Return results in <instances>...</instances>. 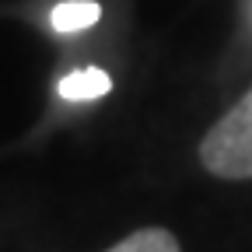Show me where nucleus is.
<instances>
[{
	"instance_id": "1",
	"label": "nucleus",
	"mask_w": 252,
	"mask_h": 252,
	"mask_svg": "<svg viewBox=\"0 0 252 252\" xmlns=\"http://www.w3.org/2000/svg\"><path fill=\"white\" fill-rule=\"evenodd\" d=\"M196 161L220 182H252V84L203 130Z\"/></svg>"
},
{
	"instance_id": "2",
	"label": "nucleus",
	"mask_w": 252,
	"mask_h": 252,
	"mask_svg": "<svg viewBox=\"0 0 252 252\" xmlns=\"http://www.w3.org/2000/svg\"><path fill=\"white\" fill-rule=\"evenodd\" d=\"M105 252H182V242L172 228L161 224H144L130 235H123L119 242H112Z\"/></svg>"
},
{
	"instance_id": "3",
	"label": "nucleus",
	"mask_w": 252,
	"mask_h": 252,
	"mask_svg": "<svg viewBox=\"0 0 252 252\" xmlns=\"http://www.w3.org/2000/svg\"><path fill=\"white\" fill-rule=\"evenodd\" d=\"M112 88V77L98 67H84V70H70V74H63L56 91H60V98H67V102H88V98H102V94H109Z\"/></svg>"
},
{
	"instance_id": "4",
	"label": "nucleus",
	"mask_w": 252,
	"mask_h": 252,
	"mask_svg": "<svg viewBox=\"0 0 252 252\" xmlns=\"http://www.w3.org/2000/svg\"><path fill=\"white\" fill-rule=\"evenodd\" d=\"M49 21L56 32H84L102 21V7L94 0H63V4L53 7Z\"/></svg>"
}]
</instances>
